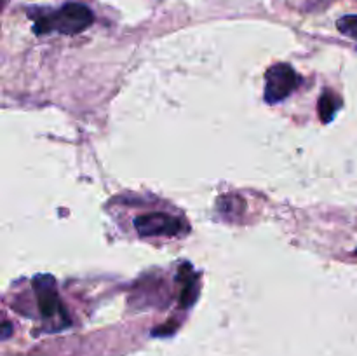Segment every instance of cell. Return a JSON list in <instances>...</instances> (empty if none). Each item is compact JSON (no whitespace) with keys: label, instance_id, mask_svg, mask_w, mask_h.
<instances>
[{"label":"cell","instance_id":"6da1fadb","mask_svg":"<svg viewBox=\"0 0 357 356\" xmlns=\"http://www.w3.org/2000/svg\"><path fill=\"white\" fill-rule=\"evenodd\" d=\"M94 16L89 7L82 3H65L61 9L52 14H42L35 21V31L37 34H47V31L56 30L63 35H75L91 27Z\"/></svg>","mask_w":357,"mask_h":356},{"label":"cell","instance_id":"277c9868","mask_svg":"<svg viewBox=\"0 0 357 356\" xmlns=\"http://www.w3.org/2000/svg\"><path fill=\"white\" fill-rule=\"evenodd\" d=\"M35 293H37L38 307L45 318H52L59 311L58 293L54 292V281L47 276L35 279Z\"/></svg>","mask_w":357,"mask_h":356},{"label":"cell","instance_id":"3957f363","mask_svg":"<svg viewBox=\"0 0 357 356\" xmlns=\"http://www.w3.org/2000/svg\"><path fill=\"white\" fill-rule=\"evenodd\" d=\"M300 77L286 63L274 65L265 73V100L268 103H278L288 98L298 87Z\"/></svg>","mask_w":357,"mask_h":356},{"label":"cell","instance_id":"7a4b0ae2","mask_svg":"<svg viewBox=\"0 0 357 356\" xmlns=\"http://www.w3.org/2000/svg\"><path fill=\"white\" fill-rule=\"evenodd\" d=\"M135 229L142 237H173L183 232V220L166 212H150L136 216Z\"/></svg>","mask_w":357,"mask_h":356},{"label":"cell","instance_id":"5b68a950","mask_svg":"<svg viewBox=\"0 0 357 356\" xmlns=\"http://www.w3.org/2000/svg\"><path fill=\"white\" fill-rule=\"evenodd\" d=\"M340 107V100L333 93L326 91L319 100V115L324 122H330Z\"/></svg>","mask_w":357,"mask_h":356},{"label":"cell","instance_id":"8992f818","mask_svg":"<svg viewBox=\"0 0 357 356\" xmlns=\"http://www.w3.org/2000/svg\"><path fill=\"white\" fill-rule=\"evenodd\" d=\"M338 30L349 37L357 38V16H345L338 21Z\"/></svg>","mask_w":357,"mask_h":356},{"label":"cell","instance_id":"52a82bcc","mask_svg":"<svg viewBox=\"0 0 357 356\" xmlns=\"http://www.w3.org/2000/svg\"><path fill=\"white\" fill-rule=\"evenodd\" d=\"M7 334H9V325H6V327H3V337H7Z\"/></svg>","mask_w":357,"mask_h":356}]
</instances>
